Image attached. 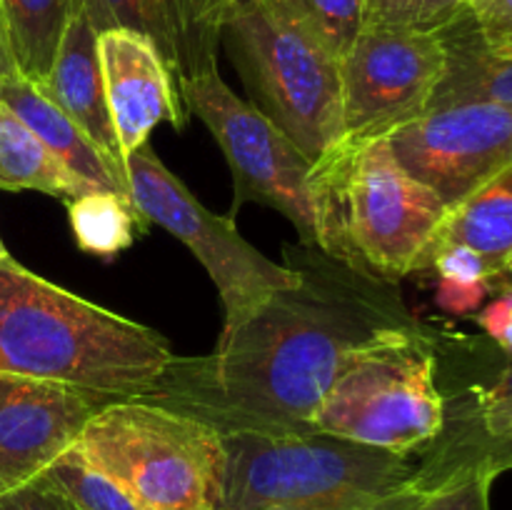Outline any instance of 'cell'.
<instances>
[{
	"instance_id": "4dcf8cb0",
	"label": "cell",
	"mask_w": 512,
	"mask_h": 510,
	"mask_svg": "<svg viewBox=\"0 0 512 510\" xmlns=\"http://www.w3.org/2000/svg\"><path fill=\"white\" fill-rule=\"evenodd\" d=\"M512 405V360L508 368L498 375L493 385L480 390L475 395V410H495V408H508Z\"/></svg>"
},
{
	"instance_id": "484cf974",
	"label": "cell",
	"mask_w": 512,
	"mask_h": 510,
	"mask_svg": "<svg viewBox=\"0 0 512 510\" xmlns=\"http://www.w3.org/2000/svg\"><path fill=\"white\" fill-rule=\"evenodd\" d=\"M470 18L495 55H512V0H468Z\"/></svg>"
},
{
	"instance_id": "5bb4252c",
	"label": "cell",
	"mask_w": 512,
	"mask_h": 510,
	"mask_svg": "<svg viewBox=\"0 0 512 510\" xmlns=\"http://www.w3.org/2000/svg\"><path fill=\"white\" fill-rule=\"evenodd\" d=\"M40 93L48 95L120 170H125V158L120 153L118 135L110 120L108 98H105L103 65H100L98 30L90 25L80 10L70 18L60 48L55 53L53 68ZM128 175V173H125Z\"/></svg>"
},
{
	"instance_id": "6da1fadb",
	"label": "cell",
	"mask_w": 512,
	"mask_h": 510,
	"mask_svg": "<svg viewBox=\"0 0 512 510\" xmlns=\"http://www.w3.org/2000/svg\"><path fill=\"white\" fill-rule=\"evenodd\" d=\"M295 288L223 330L210 355H173L145 400L228 433H310V418L348 355L415 325L395 283L315 245H285Z\"/></svg>"
},
{
	"instance_id": "7402d4cb",
	"label": "cell",
	"mask_w": 512,
	"mask_h": 510,
	"mask_svg": "<svg viewBox=\"0 0 512 510\" xmlns=\"http://www.w3.org/2000/svg\"><path fill=\"white\" fill-rule=\"evenodd\" d=\"M43 475L58 485L78 510H138L128 493L95 465H90L75 445L50 468H45Z\"/></svg>"
},
{
	"instance_id": "7c38bea8",
	"label": "cell",
	"mask_w": 512,
	"mask_h": 510,
	"mask_svg": "<svg viewBox=\"0 0 512 510\" xmlns=\"http://www.w3.org/2000/svg\"><path fill=\"white\" fill-rule=\"evenodd\" d=\"M108 403L58 380L0 373V493L43 475Z\"/></svg>"
},
{
	"instance_id": "603a6c76",
	"label": "cell",
	"mask_w": 512,
	"mask_h": 510,
	"mask_svg": "<svg viewBox=\"0 0 512 510\" xmlns=\"http://www.w3.org/2000/svg\"><path fill=\"white\" fill-rule=\"evenodd\" d=\"M468 0H365V25L440 35L468 15Z\"/></svg>"
},
{
	"instance_id": "8fae6325",
	"label": "cell",
	"mask_w": 512,
	"mask_h": 510,
	"mask_svg": "<svg viewBox=\"0 0 512 510\" xmlns=\"http://www.w3.org/2000/svg\"><path fill=\"white\" fill-rule=\"evenodd\" d=\"M405 173L450 208L512 165V105L468 103L428 110L388 135Z\"/></svg>"
},
{
	"instance_id": "1f68e13d",
	"label": "cell",
	"mask_w": 512,
	"mask_h": 510,
	"mask_svg": "<svg viewBox=\"0 0 512 510\" xmlns=\"http://www.w3.org/2000/svg\"><path fill=\"white\" fill-rule=\"evenodd\" d=\"M490 288L510 290V293H512V258L503 265V268L498 270V273H495V278H493V283H490Z\"/></svg>"
},
{
	"instance_id": "9a60e30c",
	"label": "cell",
	"mask_w": 512,
	"mask_h": 510,
	"mask_svg": "<svg viewBox=\"0 0 512 510\" xmlns=\"http://www.w3.org/2000/svg\"><path fill=\"white\" fill-rule=\"evenodd\" d=\"M0 103L8 105L75 175L88 180L93 188L108 190L130 203L125 170H120L48 95L40 93L38 85L20 73L0 78Z\"/></svg>"
},
{
	"instance_id": "5b68a950",
	"label": "cell",
	"mask_w": 512,
	"mask_h": 510,
	"mask_svg": "<svg viewBox=\"0 0 512 510\" xmlns=\"http://www.w3.org/2000/svg\"><path fill=\"white\" fill-rule=\"evenodd\" d=\"M75 448L138 510H220L223 435L145 398L103 405Z\"/></svg>"
},
{
	"instance_id": "cb8c5ba5",
	"label": "cell",
	"mask_w": 512,
	"mask_h": 510,
	"mask_svg": "<svg viewBox=\"0 0 512 510\" xmlns=\"http://www.w3.org/2000/svg\"><path fill=\"white\" fill-rule=\"evenodd\" d=\"M495 478L498 473L485 465L455 470L443 483L430 488L413 510H493L490 493Z\"/></svg>"
},
{
	"instance_id": "277c9868",
	"label": "cell",
	"mask_w": 512,
	"mask_h": 510,
	"mask_svg": "<svg viewBox=\"0 0 512 510\" xmlns=\"http://www.w3.org/2000/svg\"><path fill=\"white\" fill-rule=\"evenodd\" d=\"M220 510L335 505L383 498L418 478V453L405 455L335 435H223Z\"/></svg>"
},
{
	"instance_id": "d6986e66",
	"label": "cell",
	"mask_w": 512,
	"mask_h": 510,
	"mask_svg": "<svg viewBox=\"0 0 512 510\" xmlns=\"http://www.w3.org/2000/svg\"><path fill=\"white\" fill-rule=\"evenodd\" d=\"M75 10V0H0V33L25 80L45 83Z\"/></svg>"
},
{
	"instance_id": "52a82bcc",
	"label": "cell",
	"mask_w": 512,
	"mask_h": 510,
	"mask_svg": "<svg viewBox=\"0 0 512 510\" xmlns=\"http://www.w3.org/2000/svg\"><path fill=\"white\" fill-rule=\"evenodd\" d=\"M248 103L313 163L343 140L340 63L305 35L275 0H248L223 25Z\"/></svg>"
},
{
	"instance_id": "83f0119b",
	"label": "cell",
	"mask_w": 512,
	"mask_h": 510,
	"mask_svg": "<svg viewBox=\"0 0 512 510\" xmlns=\"http://www.w3.org/2000/svg\"><path fill=\"white\" fill-rule=\"evenodd\" d=\"M418 478L395 493L373 500H358V503H335V505H283V508H260V510H413L420 500L428 495Z\"/></svg>"
},
{
	"instance_id": "f1b7e54d",
	"label": "cell",
	"mask_w": 512,
	"mask_h": 510,
	"mask_svg": "<svg viewBox=\"0 0 512 510\" xmlns=\"http://www.w3.org/2000/svg\"><path fill=\"white\" fill-rule=\"evenodd\" d=\"M490 283H460V280H438L435 300L450 315H468L480 308L485 295L490 293Z\"/></svg>"
},
{
	"instance_id": "d6a6232c",
	"label": "cell",
	"mask_w": 512,
	"mask_h": 510,
	"mask_svg": "<svg viewBox=\"0 0 512 510\" xmlns=\"http://www.w3.org/2000/svg\"><path fill=\"white\" fill-rule=\"evenodd\" d=\"M15 73H18V70H15L13 58H10V50L8 45H5L3 33H0V78H8V75H15Z\"/></svg>"
},
{
	"instance_id": "ba28073f",
	"label": "cell",
	"mask_w": 512,
	"mask_h": 510,
	"mask_svg": "<svg viewBox=\"0 0 512 510\" xmlns=\"http://www.w3.org/2000/svg\"><path fill=\"white\" fill-rule=\"evenodd\" d=\"M125 173L140 220L175 235L208 270L223 300V330H233L265 300L300 283L293 265L270 260L240 235L233 218L205 208L148 143L125 158Z\"/></svg>"
},
{
	"instance_id": "ffe728a7",
	"label": "cell",
	"mask_w": 512,
	"mask_h": 510,
	"mask_svg": "<svg viewBox=\"0 0 512 510\" xmlns=\"http://www.w3.org/2000/svg\"><path fill=\"white\" fill-rule=\"evenodd\" d=\"M68 220L78 248L95 258L123 253L135 243L138 230L143 233L148 228L128 200L108 190H95L70 200Z\"/></svg>"
},
{
	"instance_id": "4316f807",
	"label": "cell",
	"mask_w": 512,
	"mask_h": 510,
	"mask_svg": "<svg viewBox=\"0 0 512 510\" xmlns=\"http://www.w3.org/2000/svg\"><path fill=\"white\" fill-rule=\"evenodd\" d=\"M0 510H78L73 500L45 475H38L20 488L0 493Z\"/></svg>"
},
{
	"instance_id": "e0dca14e",
	"label": "cell",
	"mask_w": 512,
	"mask_h": 510,
	"mask_svg": "<svg viewBox=\"0 0 512 510\" xmlns=\"http://www.w3.org/2000/svg\"><path fill=\"white\" fill-rule=\"evenodd\" d=\"M445 245H465L475 250L488 260L493 273L508 263L512 258V165L448 210L415 273H423L425 260Z\"/></svg>"
},
{
	"instance_id": "4fadbf2b",
	"label": "cell",
	"mask_w": 512,
	"mask_h": 510,
	"mask_svg": "<svg viewBox=\"0 0 512 510\" xmlns=\"http://www.w3.org/2000/svg\"><path fill=\"white\" fill-rule=\"evenodd\" d=\"M105 98L123 158L148 143L155 125L188 123L175 75L153 40L135 30L115 28L98 33Z\"/></svg>"
},
{
	"instance_id": "f546056e",
	"label": "cell",
	"mask_w": 512,
	"mask_h": 510,
	"mask_svg": "<svg viewBox=\"0 0 512 510\" xmlns=\"http://www.w3.org/2000/svg\"><path fill=\"white\" fill-rule=\"evenodd\" d=\"M478 323L505 353L512 355V293L498 290V298L490 300L478 315Z\"/></svg>"
},
{
	"instance_id": "30bf717a",
	"label": "cell",
	"mask_w": 512,
	"mask_h": 510,
	"mask_svg": "<svg viewBox=\"0 0 512 510\" xmlns=\"http://www.w3.org/2000/svg\"><path fill=\"white\" fill-rule=\"evenodd\" d=\"M445 63L440 35L365 25L340 60L343 140L338 148L388 138L400 125L428 113Z\"/></svg>"
},
{
	"instance_id": "7a4b0ae2",
	"label": "cell",
	"mask_w": 512,
	"mask_h": 510,
	"mask_svg": "<svg viewBox=\"0 0 512 510\" xmlns=\"http://www.w3.org/2000/svg\"><path fill=\"white\" fill-rule=\"evenodd\" d=\"M165 335L0 263V373L58 380L110 400L145 398L173 360Z\"/></svg>"
},
{
	"instance_id": "ac0fdd59",
	"label": "cell",
	"mask_w": 512,
	"mask_h": 510,
	"mask_svg": "<svg viewBox=\"0 0 512 510\" xmlns=\"http://www.w3.org/2000/svg\"><path fill=\"white\" fill-rule=\"evenodd\" d=\"M0 190H38L70 203L98 188L75 175L8 105L0 103Z\"/></svg>"
},
{
	"instance_id": "8992f818",
	"label": "cell",
	"mask_w": 512,
	"mask_h": 510,
	"mask_svg": "<svg viewBox=\"0 0 512 510\" xmlns=\"http://www.w3.org/2000/svg\"><path fill=\"white\" fill-rule=\"evenodd\" d=\"M438 358L418 323L355 348L315 408L310 428L413 455L445 430Z\"/></svg>"
},
{
	"instance_id": "d4e9b609",
	"label": "cell",
	"mask_w": 512,
	"mask_h": 510,
	"mask_svg": "<svg viewBox=\"0 0 512 510\" xmlns=\"http://www.w3.org/2000/svg\"><path fill=\"white\" fill-rule=\"evenodd\" d=\"M425 270H435L438 278L460 280V283H493V268L483 255L465 245H445L438 248L423 265Z\"/></svg>"
},
{
	"instance_id": "44dd1931",
	"label": "cell",
	"mask_w": 512,
	"mask_h": 510,
	"mask_svg": "<svg viewBox=\"0 0 512 510\" xmlns=\"http://www.w3.org/2000/svg\"><path fill=\"white\" fill-rule=\"evenodd\" d=\"M275 5L338 63L365 28V0H275Z\"/></svg>"
},
{
	"instance_id": "3957f363",
	"label": "cell",
	"mask_w": 512,
	"mask_h": 510,
	"mask_svg": "<svg viewBox=\"0 0 512 510\" xmlns=\"http://www.w3.org/2000/svg\"><path fill=\"white\" fill-rule=\"evenodd\" d=\"M318 248L373 278L413 275L448 205L395 160L388 138L315 163Z\"/></svg>"
},
{
	"instance_id": "9c48e42d",
	"label": "cell",
	"mask_w": 512,
	"mask_h": 510,
	"mask_svg": "<svg viewBox=\"0 0 512 510\" xmlns=\"http://www.w3.org/2000/svg\"><path fill=\"white\" fill-rule=\"evenodd\" d=\"M180 98L223 150L233 173V213L245 203L275 208L298 230V243L318 248L313 200L315 163L255 105L235 95L218 70L178 80Z\"/></svg>"
},
{
	"instance_id": "836d02e7",
	"label": "cell",
	"mask_w": 512,
	"mask_h": 510,
	"mask_svg": "<svg viewBox=\"0 0 512 510\" xmlns=\"http://www.w3.org/2000/svg\"><path fill=\"white\" fill-rule=\"evenodd\" d=\"M10 258H13V255L8 253V248H5V243H3V240H0V263H5V260H10Z\"/></svg>"
},
{
	"instance_id": "2e32d148",
	"label": "cell",
	"mask_w": 512,
	"mask_h": 510,
	"mask_svg": "<svg viewBox=\"0 0 512 510\" xmlns=\"http://www.w3.org/2000/svg\"><path fill=\"white\" fill-rule=\"evenodd\" d=\"M440 38L448 63L428 110L468 103L512 105V55L490 53L470 13Z\"/></svg>"
}]
</instances>
